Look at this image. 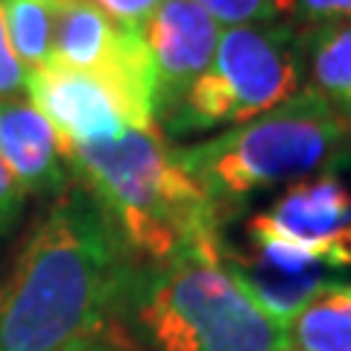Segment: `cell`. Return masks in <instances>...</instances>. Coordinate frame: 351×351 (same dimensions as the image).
Here are the masks:
<instances>
[{
	"instance_id": "6da1fadb",
	"label": "cell",
	"mask_w": 351,
	"mask_h": 351,
	"mask_svg": "<svg viewBox=\"0 0 351 351\" xmlns=\"http://www.w3.org/2000/svg\"><path fill=\"white\" fill-rule=\"evenodd\" d=\"M138 261L80 184L53 199L0 281V348L73 351L120 322Z\"/></svg>"
},
{
	"instance_id": "3957f363",
	"label": "cell",
	"mask_w": 351,
	"mask_h": 351,
	"mask_svg": "<svg viewBox=\"0 0 351 351\" xmlns=\"http://www.w3.org/2000/svg\"><path fill=\"white\" fill-rule=\"evenodd\" d=\"M173 158L223 214L261 191L290 188L351 164V123L302 88L255 120L176 147Z\"/></svg>"
},
{
	"instance_id": "30bf717a",
	"label": "cell",
	"mask_w": 351,
	"mask_h": 351,
	"mask_svg": "<svg viewBox=\"0 0 351 351\" xmlns=\"http://www.w3.org/2000/svg\"><path fill=\"white\" fill-rule=\"evenodd\" d=\"M302 32L304 88H311L351 123V21Z\"/></svg>"
},
{
	"instance_id": "9c48e42d",
	"label": "cell",
	"mask_w": 351,
	"mask_h": 351,
	"mask_svg": "<svg viewBox=\"0 0 351 351\" xmlns=\"http://www.w3.org/2000/svg\"><path fill=\"white\" fill-rule=\"evenodd\" d=\"M0 156L21 191L29 196H62L71 188L59 135L24 94L0 100Z\"/></svg>"
},
{
	"instance_id": "ba28073f",
	"label": "cell",
	"mask_w": 351,
	"mask_h": 351,
	"mask_svg": "<svg viewBox=\"0 0 351 351\" xmlns=\"http://www.w3.org/2000/svg\"><path fill=\"white\" fill-rule=\"evenodd\" d=\"M223 27L193 0H161L144 27V41L156 68L158 117L179 103V97L211 64Z\"/></svg>"
},
{
	"instance_id": "e0dca14e",
	"label": "cell",
	"mask_w": 351,
	"mask_h": 351,
	"mask_svg": "<svg viewBox=\"0 0 351 351\" xmlns=\"http://www.w3.org/2000/svg\"><path fill=\"white\" fill-rule=\"evenodd\" d=\"M24 80H27V71L21 68L12 44H9L6 21H3V3H0V100L24 94Z\"/></svg>"
},
{
	"instance_id": "d6986e66",
	"label": "cell",
	"mask_w": 351,
	"mask_h": 351,
	"mask_svg": "<svg viewBox=\"0 0 351 351\" xmlns=\"http://www.w3.org/2000/svg\"><path fill=\"white\" fill-rule=\"evenodd\" d=\"M278 351H295V348H293V346H287V343H284V346H281Z\"/></svg>"
},
{
	"instance_id": "2e32d148",
	"label": "cell",
	"mask_w": 351,
	"mask_h": 351,
	"mask_svg": "<svg viewBox=\"0 0 351 351\" xmlns=\"http://www.w3.org/2000/svg\"><path fill=\"white\" fill-rule=\"evenodd\" d=\"M88 3H94L103 15H108L120 27L144 29L152 12L161 6V0H88Z\"/></svg>"
},
{
	"instance_id": "7a4b0ae2",
	"label": "cell",
	"mask_w": 351,
	"mask_h": 351,
	"mask_svg": "<svg viewBox=\"0 0 351 351\" xmlns=\"http://www.w3.org/2000/svg\"><path fill=\"white\" fill-rule=\"evenodd\" d=\"M71 176L106 211L138 263L223 258V217L173 158L158 129L64 152Z\"/></svg>"
},
{
	"instance_id": "9a60e30c",
	"label": "cell",
	"mask_w": 351,
	"mask_h": 351,
	"mask_svg": "<svg viewBox=\"0 0 351 351\" xmlns=\"http://www.w3.org/2000/svg\"><path fill=\"white\" fill-rule=\"evenodd\" d=\"M27 211V193L21 191L15 176L9 173L3 156H0V246H6L15 237L21 219Z\"/></svg>"
},
{
	"instance_id": "277c9868",
	"label": "cell",
	"mask_w": 351,
	"mask_h": 351,
	"mask_svg": "<svg viewBox=\"0 0 351 351\" xmlns=\"http://www.w3.org/2000/svg\"><path fill=\"white\" fill-rule=\"evenodd\" d=\"M120 319L149 351H278L287 343L223 261L138 263Z\"/></svg>"
},
{
	"instance_id": "7c38bea8",
	"label": "cell",
	"mask_w": 351,
	"mask_h": 351,
	"mask_svg": "<svg viewBox=\"0 0 351 351\" xmlns=\"http://www.w3.org/2000/svg\"><path fill=\"white\" fill-rule=\"evenodd\" d=\"M6 36L24 71H36L53 62L59 0H0Z\"/></svg>"
},
{
	"instance_id": "ac0fdd59",
	"label": "cell",
	"mask_w": 351,
	"mask_h": 351,
	"mask_svg": "<svg viewBox=\"0 0 351 351\" xmlns=\"http://www.w3.org/2000/svg\"><path fill=\"white\" fill-rule=\"evenodd\" d=\"M73 351H138V348L132 346L126 337H120L117 322H114V325H108L103 334H97V337L88 339V343L76 346Z\"/></svg>"
},
{
	"instance_id": "4fadbf2b",
	"label": "cell",
	"mask_w": 351,
	"mask_h": 351,
	"mask_svg": "<svg viewBox=\"0 0 351 351\" xmlns=\"http://www.w3.org/2000/svg\"><path fill=\"white\" fill-rule=\"evenodd\" d=\"M205 9L219 27H243V24H269L281 18V0H193Z\"/></svg>"
},
{
	"instance_id": "52a82bcc",
	"label": "cell",
	"mask_w": 351,
	"mask_h": 351,
	"mask_svg": "<svg viewBox=\"0 0 351 351\" xmlns=\"http://www.w3.org/2000/svg\"><path fill=\"white\" fill-rule=\"evenodd\" d=\"M24 97L56 129L62 156L76 147L112 144L135 129L129 103L97 73L44 64L27 71Z\"/></svg>"
},
{
	"instance_id": "8992f818",
	"label": "cell",
	"mask_w": 351,
	"mask_h": 351,
	"mask_svg": "<svg viewBox=\"0 0 351 351\" xmlns=\"http://www.w3.org/2000/svg\"><path fill=\"white\" fill-rule=\"evenodd\" d=\"M246 232L249 240H276L334 272L351 269V191L337 173L290 184L249 219Z\"/></svg>"
},
{
	"instance_id": "5b68a950",
	"label": "cell",
	"mask_w": 351,
	"mask_h": 351,
	"mask_svg": "<svg viewBox=\"0 0 351 351\" xmlns=\"http://www.w3.org/2000/svg\"><path fill=\"white\" fill-rule=\"evenodd\" d=\"M302 88V32L293 24L223 27L211 64L161 114V126L173 138L223 132L255 120Z\"/></svg>"
},
{
	"instance_id": "8fae6325",
	"label": "cell",
	"mask_w": 351,
	"mask_h": 351,
	"mask_svg": "<svg viewBox=\"0 0 351 351\" xmlns=\"http://www.w3.org/2000/svg\"><path fill=\"white\" fill-rule=\"evenodd\" d=\"M295 351H351V281H328L287 325Z\"/></svg>"
},
{
	"instance_id": "5bb4252c",
	"label": "cell",
	"mask_w": 351,
	"mask_h": 351,
	"mask_svg": "<svg viewBox=\"0 0 351 351\" xmlns=\"http://www.w3.org/2000/svg\"><path fill=\"white\" fill-rule=\"evenodd\" d=\"M281 18L295 29L351 21V0H281Z\"/></svg>"
},
{
	"instance_id": "ffe728a7",
	"label": "cell",
	"mask_w": 351,
	"mask_h": 351,
	"mask_svg": "<svg viewBox=\"0 0 351 351\" xmlns=\"http://www.w3.org/2000/svg\"><path fill=\"white\" fill-rule=\"evenodd\" d=\"M0 351H3V348H0Z\"/></svg>"
}]
</instances>
